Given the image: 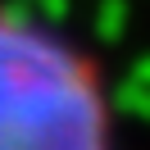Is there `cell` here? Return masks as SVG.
Instances as JSON below:
<instances>
[{
  "mask_svg": "<svg viewBox=\"0 0 150 150\" xmlns=\"http://www.w3.org/2000/svg\"><path fill=\"white\" fill-rule=\"evenodd\" d=\"M0 150H114L100 59L9 0H0Z\"/></svg>",
  "mask_w": 150,
  "mask_h": 150,
  "instance_id": "cell-1",
  "label": "cell"
}]
</instances>
